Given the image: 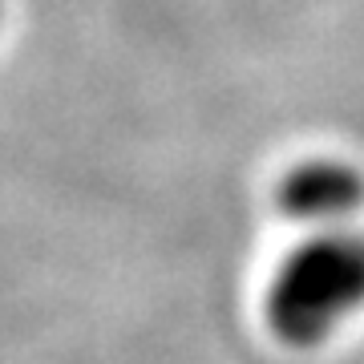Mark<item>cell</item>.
Listing matches in <instances>:
<instances>
[{
    "label": "cell",
    "mask_w": 364,
    "mask_h": 364,
    "mask_svg": "<svg viewBox=\"0 0 364 364\" xmlns=\"http://www.w3.org/2000/svg\"><path fill=\"white\" fill-rule=\"evenodd\" d=\"M364 308V231H312L287 251L263 291V320L287 348H320Z\"/></svg>",
    "instance_id": "cell-1"
},
{
    "label": "cell",
    "mask_w": 364,
    "mask_h": 364,
    "mask_svg": "<svg viewBox=\"0 0 364 364\" xmlns=\"http://www.w3.org/2000/svg\"><path fill=\"white\" fill-rule=\"evenodd\" d=\"M279 215L312 231L352 227L364 207V174L344 158H299L275 182Z\"/></svg>",
    "instance_id": "cell-2"
}]
</instances>
